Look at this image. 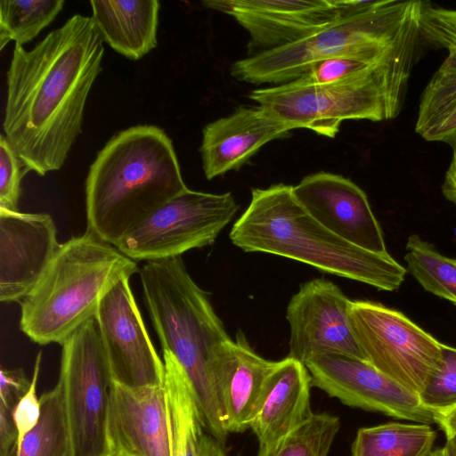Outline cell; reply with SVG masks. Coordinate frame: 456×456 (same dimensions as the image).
I'll use <instances>...</instances> for the list:
<instances>
[{
	"label": "cell",
	"instance_id": "6da1fadb",
	"mask_svg": "<svg viewBox=\"0 0 456 456\" xmlns=\"http://www.w3.org/2000/svg\"><path fill=\"white\" fill-rule=\"evenodd\" d=\"M103 39L75 14L31 50L15 44L6 73L3 128L28 171L59 170L81 134L86 100L102 71Z\"/></svg>",
	"mask_w": 456,
	"mask_h": 456
},
{
	"label": "cell",
	"instance_id": "7a4b0ae2",
	"mask_svg": "<svg viewBox=\"0 0 456 456\" xmlns=\"http://www.w3.org/2000/svg\"><path fill=\"white\" fill-rule=\"evenodd\" d=\"M149 315L162 351L183 369L206 429L224 445L229 434L217 387V367L232 339L208 293L191 278L181 256L150 261L140 270Z\"/></svg>",
	"mask_w": 456,
	"mask_h": 456
},
{
	"label": "cell",
	"instance_id": "3957f363",
	"mask_svg": "<svg viewBox=\"0 0 456 456\" xmlns=\"http://www.w3.org/2000/svg\"><path fill=\"white\" fill-rule=\"evenodd\" d=\"M171 139L152 125L113 135L86 181L87 231L116 246L137 224L187 190Z\"/></svg>",
	"mask_w": 456,
	"mask_h": 456
},
{
	"label": "cell",
	"instance_id": "277c9868",
	"mask_svg": "<svg viewBox=\"0 0 456 456\" xmlns=\"http://www.w3.org/2000/svg\"><path fill=\"white\" fill-rule=\"evenodd\" d=\"M229 237L245 252L287 257L379 290L397 289L406 274L388 253L362 249L329 231L300 205L293 186L284 183L253 189Z\"/></svg>",
	"mask_w": 456,
	"mask_h": 456
},
{
	"label": "cell",
	"instance_id": "5b68a950",
	"mask_svg": "<svg viewBox=\"0 0 456 456\" xmlns=\"http://www.w3.org/2000/svg\"><path fill=\"white\" fill-rule=\"evenodd\" d=\"M343 15L292 44L235 61L239 81L281 85L300 77L314 64L349 53L387 52L421 37L422 1L336 0Z\"/></svg>",
	"mask_w": 456,
	"mask_h": 456
},
{
	"label": "cell",
	"instance_id": "8992f818",
	"mask_svg": "<svg viewBox=\"0 0 456 456\" xmlns=\"http://www.w3.org/2000/svg\"><path fill=\"white\" fill-rule=\"evenodd\" d=\"M138 272L137 263L89 231L61 244L45 273L20 301V330L33 342L61 346L94 318L104 295Z\"/></svg>",
	"mask_w": 456,
	"mask_h": 456
},
{
	"label": "cell",
	"instance_id": "52a82bcc",
	"mask_svg": "<svg viewBox=\"0 0 456 456\" xmlns=\"http://www.w3.org/2000/svg\"><path fill=\"white\" fill-rule=\"evenodd\" d=\"M416 52L324 85L293 80L253 90L248 97L296 128L333 138L347 119L384 121L401 110Z\"/></svg>",
	"mask_w": 456,
	"mask_h": 456
},
{
	"label": "cell",
	"instance_id": "ba28073f",
	"mask_svg": "<svg viewBox=\"0 0 456 456\" xmlns=\"http://www.w3.org/2000/svg\"><path fill=\"white\" fill-rule=\"evenodd\" d=\"M72 456H110L107 420L113 382L95 318L61 345L60 374Z\"/></svg>",
	"mask_w": 456,
	"mask_h": 456
},
{
	"label": "cell",
	"instance_id": "9c48e42d",
	"mask_svg": "<svg viewBox=\"0 0 456 456\" xmlns=\"http://www.w3.org/2000/svg\"><path fill=\"white\" fill-rule=\"evenodd\" d=\"M238 208L231 192L187 189L133 227L115 247L134 261L178 257L211 245Z\"/></svg>",
	"mask_w": 456,
	"mask_h": 456
},
{
	"label": "cell",
	"instance_id": "30bf717a",
	"mask_svg": "<svg viewBox=\"0 0 456 456\" xmlns=\"http://www.w3.org/2000/svg\"><path fill=\"white\" fill-rule=\"evenodd\" d=\"M350 317L367 362L419 395L442 362L443 344L379 303L353 300Z\"/></svg>",
	"mask_w": 456,
	"mask_h": 456
},
{
	"label": "cell",
	"instance_id": "8fae6325",
	"mask_svg": "<svg viewBox=\"0 0 456 456\" xmlns=\"http://www.w3.org/2000/svg\"><path fill=\"white\" fill-rule=\"evenodd\" d=\"M351 303L338 285L324 278L301 284L286 310L290 331L288 356L305 365L327 354L367 362L354 332Z\"/></svg>",
	"mask_w": 456,
	"mask_h": 456
},
{
	"label": "cell",
	"instance_id": "7c38bea8",
	"mask_svg": "<svg viewBox=\"0 0 456 456\" xmlns=\"http://www.w3.org/2000/svg\"><path fill=\"white\" fill-rule=\"evenodd\" d=\"M94 318L114 381L130 387L164 385L165 363L145 328L128 278L104 295Z\"/></svg>",
	"mask_w": 456,
	"mask_h": 456
},
{
	"label": "cell",
	"instance_id": "4fadbf2b",
	"mask_svg": "<svg viewBox=\"0 0 456 456\" xmlns=\"http://www.w3.org/2000/svg\"><path fill=\"white\" fill-rule=\"evenodd\" d=\"M305 366L313 385L344 404L422 424L436 422V412L417 394L366 361L327 354L312 359Z\"/></svg>",
	"mask_w": 456,
	"mask_h": 456
},
{
	"label": "cell",
	"instance_id": "5bb4252c",
	"mask_svg": "<svg viewBox=\"0 0 456 456\" xmlns=\"http://www.w3.org/2000/svg\"><path fill=\"white\" fill-rule=\"evenodd\" d=\"M202 4L243 27L254 54L303 39L343 15L335 0H207Z\"/></svg>",
	"mask_w": 456,
	"mask_h": 456
},
{
	"label": "cell",
	"instance_id": "9a60e30c",
	"mask_svg": "<svg viewBox=\"0 0 456 456\" xmlns=\"http://www.w3.org/2000/svg\"><path fill=\"white\" fill-rule=\"evenodd\" d=\"M300 205L329 231L362 249L387 253L366 193L340 175L318 172L293 186Z\"/></svg>",
	"mask_w": 456,
	"mask_h": 456
},
{
	"label": "cell",
	"instance_id": "2e32d148",
	"mask_svg": "<svg viewBox=\"0 0 456 456\" xmlns=\"http://www.w3.org/2000/svg\"><path fill=\"white\" fill-rule=\"evenodd\" d=\"M61 247L53 217L0 208V301L20 302Z\"/></svg>",
	"mask_w": 456,
	"mask_h": 456
},
{
	"label": "cell",
	"instance_id": "e0dca14e",
	"mask_svg": "<svg viewBox=\"0 0 456 456\" xmlns=\"http://www.w3.org/2000/svg\"><path fill=\"white\" fill-rule=\"evenodd\" d=\"M107 435L110 456H171L164 385L130 387L113 380Z\"/></svg>",
	"mask_w": 456,
	"mask_h": 456
},
{
	"label": "cell",
	"instance_id": "ac0fdd59",
	"mask_svg": "<svg viewBox=\"0 0 456 456\" xmlns=\"http://www.w3.org/2000/svg\"><path fill=\"white\" fill-rule=\"evenodd\" d=\"M293 129V125L261 105L240 107L208 124L200 149L206 178L238 170L265 144Z\"/></svg>",
	"mask_w": 456,
	"mask_h": 456
},
{
	"label": "cell",
	"instance_id": "d6986e66",
	"mask_svg": "<svg viewBox=\"0 0 456 456\" xmlns=\"http://www.w3.org/2000/svg\"><path fill=\"white\" fill-rule=\"evenodd\" d=\"M277 361L260 356L241 330L236 332L217 367V387L229 433H240L263 403Z\"/></svg>",
	"mask_w": 456,
	"mask_h": 456
},
{
	"label": "cell",
	"instance_id": "ffe728a7",
	"mask_svg": "<svg viewBox=\"0 0 456 456\" xmlns=\"http://www.w3.org/2000/svg\"><path fill=\"white\" fill-rule=\"evenodd\" d=\"M312 385L304 363L289 356L277 361L265 398L250 423L260 445L285 436L312 415Z\"/></svg>",
	"mask_w": 456,
	"mask_h": 456
},
{
	"label": "cell",
	"instance_id": "44dd1931",
	"mask_svg": "<svg viewBox=\"0 0 456 456\" xmlns=\"http://www.w3.org/2000/svg\"><path fill=\"white\" fill-rule=\"evenodd\" d=\"M92 20L103 42L131 60H139L158 45V0L90 1Z\"/></svg>",
	"mask_w": 456,
	"mask_h": 456
},
{
	"label": "cell",
	"instance_id": "7402d4cb",
	"mask_svg": "<svg viewBox=\"0 0 456 456\" xmlns=\"http://www.w3.org/2000/svg\"><path fill=\"white\" fill-rule=\"evenodd\" d=\"M162 353L171 456H200L206 429L200 409L182 366L172 354Z\"/></svg>",
	"mask_w": 456,
	"mask_h": 456
},
{
	"label": "cell",
	"instance_id": "603a6c76",
	"mask_svg": "<svg viewBox=\"0 0 456 456\" xmlns=\"http://www.w3.org/2000/svg\"><path fill=\"white\" fill-rule=\"evenodd\" d=\"M415 131L428 142L456 144V53H448L425 86Z\"/></svg>",
	"mask_w": 456,
	"mask_h": 456
},
{
	"label": "cell",
	"instance_id": "cb8c5ba5",
	"mask_svg": "<svg viewBox=\"0 0 456 456\" xmlns=\"http://www.w3.org/2000/svg\"><path fill=\"white\" fill-rule=\"evenodd\" d=\"M436 432L428 424L390 422L359 428L352 456H428Z\"/></svg>",
	"mask_w": 456,
	"mask_h": 456
},
{
	"label": "cell",
	"instance_id": "d4e9b609",
	"mask_svg": "<svg viewBox=\"0 0 456 456\" xmlns=\"http://www.w3.org/2000/svg\"><path fill=\"white\" fill-rule=\"evenodd\" d=\"M41 416L14 456H72L65 399L60 382L41 395Z\"/></svg>",
	"mask_w": 456,
	"mask_h": 456
},
{
	"label": "cell",
	"instance_id": "484cf974",
	"mask_svg": "<svg viewBox=\"0 0 456 456\" xmlns=\"http://www.w3.org/2000/svg\"><path fill=\"white\" fill-rule=\"evenodd\" d=\"M404 259L412 276L427 291L456 305V258L442 255L412 234L406 242Z\"/></svg>",
	"mask_w": 456,
	"mask_h": 456
},
{
	"label": "cell",
	"instance_id": "4316f807",
	"mask_svg": "<svg viewBox=\"0 0 456 456\" xmlns=\"http://www.w3.org/2000/svg\"><path fill=\"white\" fill-rule=\"evenodd\" d=\"M339 427L338 417L313 412L289 433L260 445L257 456H328Z\"/></svg>",
	"mask_w": 456,
	"mask_h": 456
},
{
	"label": "cell",
	"instance_id": "83f0119b",
	"mask_svg": "<svg viewBox=\"0 0 456 456\" xmlns=\"http://www.w3.org/2000/svg\"><path fill=\"white\" fill-rule=\"evenodd\" d=\"M63 0L0 1V50L11 41L24 45L36 37L62 10Z\"/></svg>",
	"mask_w": 456,
	"mask_h": 456
},
{
	"label": "cell",
	"instance_id": "f1b7e54d",
	"mask_svg": "<svg viewBox=\"0 0 456 456\" xmlns=\"http://www.w3.org/2000/svg\"><path fill=\"white\" fill-rule=\"evenodd\" d=\"M442 362L419 396L421 403L438 413L456 406V348L443 344Z\"/></svg>",
	"mask_w": 456,
	"mask_h": 456
},
{
	"label": "cell",
	"instance_id": "f546056e",
	"mask_svg": "<svg viewBox=\"0 0 456 456\" xmlns=\"http://www.w3.org/2000/svg\"><path fill=\"white\" fill-rule=\"evenodd\" d=\"M419 28L425 40L448 53H456V9L434 6L422 1Z\"/></svg>",
	"mask_w": 456,
	"mask_h": 456
},
{
	"label": "cell",
	"instance_id": "4dcf8cb0",
	"mask_svg": "<svg viewBox=\"0 0 456 456\" xmlns=\"http://www.w3.org/2000/svg\"><path fill=\"white\" fill-rule=\"evenodd\" d=\"M28 170L4 134L0 135V208L19 211L21 180Z\"/></svg>",
	"mask_w": 456,
	"mask_h": 456
},
{
	"label": "cell",
	"instance_id": "1f68e13d",
	"mask_svg": "<svg viewBox=\"0 0 456 456\" xmlns=\"http://www.w3.org/2000/svg\"><path fill=\"white\" fill-rule=\"evenodd\" d=\"M41 360L42 352L39 351L36 357L29 387L19 400L12 411V419L17 433L14 452L20 449L25 436L36 427L41 416L40 399L37 396Z\"/></svg>",
	"mask_w": 456,
	"mask_h": 456
},
{
	"label": "cell",
	"instance_id": "d6a6232c",
	"mask_svg": "<svg viewBox=\"0 0 456 456\" xmlns=\"http://www.w3.org/2000/svg\"><path fill=\"white\" fill-rule=\"evenodd\" d=\"M30 385L24 370L4 369L0 371V406L13 411L19 400L26 394Z\"/></svg>",
	"mask_w": 456,
	"mask_h": 456
},
{
	"label": "cell",
	"instance_id": "836d02e7",
	"mask_svg": "<svg viewBox=\"0 0 456 456\" xmlns=\"http://www.w3.org/2000/svg\"><path fill=\"white\" fill-rule=\"evenodd\" d=\"M452 148V159L444 175L442 192L448 200L456 205V144Z\"/></svg>",
	"mask_w": 456,
	"mask_h": 456
},
{
	"label": "cell",
	"instance_id": "e575fe53",
	"mask_svg": "<svg viewBox=\"0 0 456 456\" xmlns=\"http://www.w3.org/2000/svg\"><path fill=\"white\" fill-rule=\"evenodd\" d=\"M436 423L444 432L446 437L456 435V406L449 411L436 413Z\"/></svg>",
	"mask_w": 456,
	"mask_h": 456
},
{
	"label": "cell",
	"instance_id": "d590c367",
	"mask_svg": "<svg viewBox=\"0 0 456 456\" xmlns=\"http://www.w3.org/2000/svg\"><path fill=\"white\" fill-rule=\"evenodd\" d=\"M200 456H227L223 444L210 434H204L201 440Z\"/></svg>",
	"mask_w": 456,
	"mask_h": 456
},
{
	"label": "cell",
	"instance_id": "8d00e7d4",
	"mask_svg": "<svg viewBox=\"0 0 456 456\" xmlns=\"http://www.w3.org/2000/svg\"><path fill=\"white\" fill-rule=\"evenodd\" d=\"M446 438L447 440L444 447L448 456H456V435Z\"/></svg>",
	"mask_w": 456,
	"mask_h": 456
},
{
	"label": "cell",
	"instance_id": "74e56055",
	"mask_svg": "<svg viewBox=\"0 0 456 456\" xmlns=\"http://www.w3.org/2000/svg\"><path fill=\"white\" fill-rule=\"evenodd\" d=\"M428 456H448V454L445 447H443L431 452Z\"/></svg>",
	"mask_w": 456,
	"mask_h": 456
}]
</instances>
